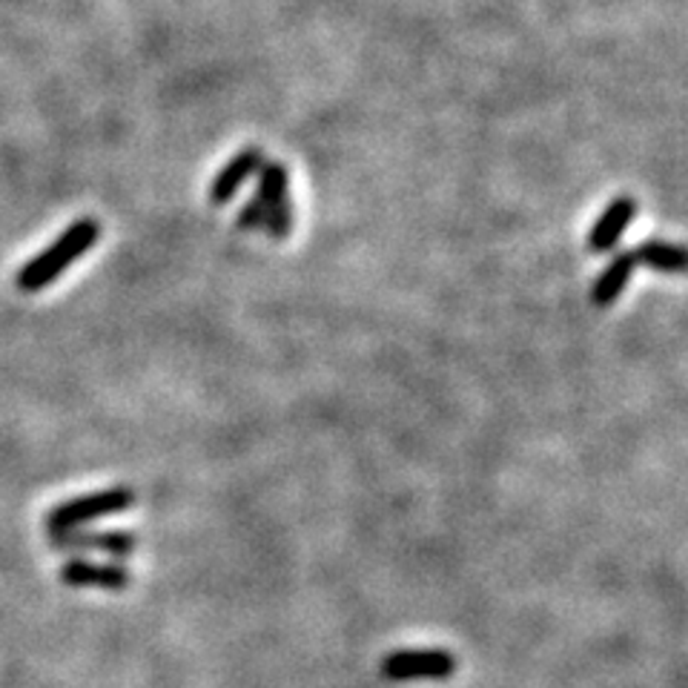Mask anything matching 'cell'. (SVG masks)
Wrapping results in <instances>:
<instances>
[{
    "label": "cell",
    "instance_id": "cell-7",
    "mask_svg": "<svg viewBox=\"0 0 688 688\" xmlns=\"http://www.w3.org/2000/svg\"><path fill=\"white\" fill-rule=\"evenodd\" d=\"M634 216H637V201H634L631 196L611 198L606 210L600 212V219L591 225V232H588V252L602 256V252L617 250L626 230L631 227Z\"/></svg>",
    "mask_w": 688,
    "mask_h": 688
},
{
    "label": "cell",
    "instance_id": "cell-9",
    "mask_svg": "<svg viewBox=\"0 0 688 688\" xmlns=\"http://www.w3.org/2000/svg\"><path fill=\"white\" fill-rule=\"evenodd\" d=\"M634 270H637V261H634L631 250L614 252V259L608 261L606 270L597 276V281L591 285V305L594 307H611L614 301L620 299L622 290L631 281Z\"/></svg>",
    "mask_w": 688,
    "mask_h": 688
},
{
    "label": "cell",
    "instance_id": "cell-3",
    "mask_svg": "<svg viewBox=\"0 0 688 688\" xmlns=\"http://www.w3.org/2000/svg\"><path fill=\"white\" fill-rule=\"evenodd\" d=\"M457 657L445 648H405L385 655L379 662L385 680L410 682V680H448L457 675Z\"/></svg>",
    "mask_w": 688,
    "mask_h": 688
},
{
    "label": "cell",
    "instance_id": "cell-6",
    "mask_svg": "<svg viewBox=\"0 0 688 688\" xmlns=\"http://www.w3.org/2000/svg\"><path fill=\"white\" fill-rule=\"evenodd\" d=\"M58 577L69 588H101V591H123L132 582L130 568L116 562V559L112 562H92V559L72 557L69 562H63Z\"/></svg>",
    "mask_w": 688,
    "mask_h": 688
},
{
    "label": "cell",
    "instance_id": "cell-1",
    "mask_svg": "<svg viewBox=\"0 0 688 688\" xmlns=\"http://www.w3.org/2000/svg\"><path fill=\"white\" fill-rule=\"evenodd\" d=\"M98 239H101V225L96 219L72 221L52 245L43 247L18 270L14 287L23 293H41L49 285H56L78 259H83L98 245Z\"/></svg>",
    "mask_w": 688,
    "mask_h": 688
},
{
    "label": "cell",
    "instance_id": "cell-2",
    "mask_svg": "<svg viewBox=\"0 0 688 688\" xmlns=\"http://www.w3.org/2000/svg\"><path fill=\"white\" fill-rule=\"evenodd\" d=\"M132 505H136V491L127 485H116V488H103V491L83 493L76 499H63L43 517V525H47V534L72 531V528H83L96 519L130 511Z\"/></svg>",
    "mask_w": 688,
    "mask_h": 688
},
{
    "label": "cell",
    "instance_id": "cell-8",
    "mask_svg": "<svg viewBox=\"0 0 688 688\" xmlns=\"http://www.w3.org/2000/svg\"><path fill=\"white\" fill-rule=\"evenodd\" d=\"M265 150L261 147H247V150H241L239 156H232L230 161H227L225 167L219 170V176L212 178L210 185V201L216 207H225L230 205L232 198L239 196L241 187L250 181L256 172L261 170V164H265Z\"/></svg>",
    "mask_w": 688,
    "mask_h": 688
},
{
    "label": "cell",
    "instance_id": "cell-5",
    "mask_svg": "<svg viewBox=\"0 0 688 688\" xmlns=\"http://www.w3.org/2000/svg\"><path fill=\"white\" fill-rule=\"evenodd\" d=\"M290 192V176L281 161H265L259 170V187L247 198V205L239 210L236 225L241 230H261L267 221V212L273 210V205L281 196Z\"/></svg>",
    "mask_w": 688,
    "mask_h": 688
},
{
    "label": "cell",
    "instance_id": "cell-10",
    "mask_svg": "<svg viewBox=\"0 0 688 688\" xmlns=\"http://www.w3.org/2000/svg\"><path fill=\"white\" fill-rule=\"evenodd\" d=\"M634 261L648 270H657V273L666 276H682L686 273V250L682 245L662 239H646L634 247Z\"/></svg>",
    "mask_w": 688,
    "mask_h": 688
},
{
    "label": "cell",
    "instance_id": "cell-4",
    "mask_svg": "<svg viewBox=\"0 0 688 688\" xmlns=\"http://www.w3.org/2000/svg\"><path fill=\"white\" fill-rule=\"evenodd\" d=\"M49 546L56 548L58 554H72V557H81V554H103V557L118 559L130 557L138 548V537L130 531H92V528H72V531L49 534Z\"/></svg>",
    "mask_w": 688,
    "mask_h": 688
}]
</instances>
